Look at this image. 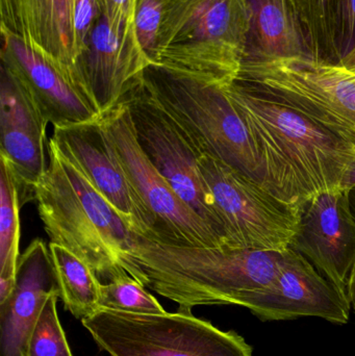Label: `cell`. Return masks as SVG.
Here are the masks:
<instances>
[{
    "label": "cell",
    "instance_id": "obj_14",
    "mask_svg": "<svg viewBox=\"0 0 355 356\" xmlns=\"http://www.w3.org/2000/svg\"><path fill=\"white\" fill-rule=\"evenodd\" d=\"M53 294L58 291L49 246L37 238L19 259L14 292L0 303V356H27L31 332Z\"/></svg>",
    "mask_w": 355,
    "mask_h": 356
},
{
    "label": "cell",
    "instance_id": "obj_28",
    "mask_svg": "<svg viewBox=\"0 0 355 356\" xmlns=\"http://www.w3.org/2000/svg\"><path fill=\"white\" fill-rule=\"evenodd\" d=\"M348 298H349L350 305H352L355 312V269L350 280L349 288H348Z\"/></svg>",
    "mask_w": 355,
    "mask_h": 356
},
{
    "label": "cell",
    "instance_id": "obj_1",
    "mask_svg": "<svg viewBox=\"0 0 355 356\" xmlns=\"http://www.w3.org/2000/svg\"><path fill=\"white\" fill-rule=\"evenodd\" d=\"M247 125L263 188L295 209L340 188L355 146L313 119L239 81L223 86Z\"/></svg>",
    "mask_w": 355,
    "mask_h": 356
},
{
    "label": "cell",
    "instance_id": "obj_12",
    "mask_svg": "<svg viewBox=\"0 0 355 356\" xmlns=\"http://www.w3.org/2000/svg\"><path fill=\"white\" fill-rule=\"evenodd\" d=\"M48 121L26 86L10 68L2 71L0 92L1 150L16 175L21 204L35 199L46 169Z\"/></svg>",
    "mask_w": 355,
    "mask_h": 356
},
{
    "label": "cell",
    "instance_id": "obj_13",
    "mask_svg": "<svg viewBox=\"0 0 355 356\" xmlns=\"http://www.w3.org/2000/svg\"><path fill=\"white\" fill-rule=\"evenodd\" d=\"M8 68L18 75L53 127L87 122L101 116L77 69L54 64L23 43L10 39Z\"/></svg>",
    "mask_w": 355,
    "mask_h": 356
},
{
    "label": "cell",
    "instance_id": "obj_20",
    "mask_svg": "<svg viewBox=\"0 0 355 356\" xmlns=\"http://www.w3.org/2000/svg\"><path fill=\"white\" fill-rule=\"evenodd\" d=\"M314 43L318 60L337 64L335 50L336 0H295Z\"/></svg>",
    "mask_w": 355,
    "mask_h": 356
},
{
    "label": "cell",
    "instance_id": "obj_17",
    "mask_svg": "<svg viewBox=\"0 0 355 356\" xmlns=\"http://www.w3.org/2000/svg\"><path fill=\"white\" fill-rule=\"evenodd\" d=\"M50 257L58 284V297L77 319H85L99 309L100 286L96 272L74 253L49 243Z\"/></svg>",
    "mask_w": 355,
    "mask_h": 356
},
{
    "label": "cell",
    "instance_id": "obj_7",
    "mask_svg": "<svg viewBox=\"0 0 355 356\" xmlns=\"http://www.w3.org/2000/svg\"><path fill=\"white\" fill-rule=\"evenodd\" d=\"M100 119L138 194L154 217V241L179 246H226L215 230L181 200L150 162L138 142L126 100L123 98L102 113Z\"/></svg>",
    "mask_w": 355,
    "mask_h": 356
},
{
    "label": "cell",
    "instance_id": "obj_29",
    "mask_svg": "<svg viewBox=\"0 0 355 356\" xmlns=\"http://www.w3.org/2000/svg\"><path fill=\"white\" fill-rule=\"evenodd\" d=\"M348 192V200H349V207L352 209V213L355 217V186L352 190L347 191Z\"/></svg>",
    "mask_w": 355,
    "mask_h": 356
},
{
    "label": "cell",
    "instance_id": "obj_16",
    "mask_svg": "<svg viewBox=\"0 0 355 356\" xmlns=\"http://www.w3.org/2000/svg\"><path fill=\"white\" fill-rule=\"evenodd\" d=\"M248 6L249 33L244 62L293 58L318 60L295 0H248Z\"/></svg>",
    "mask_w": 355,
    "mask_h": 356
},
{
    "label": "cell",
    "instance_id": "obj_27",
    "mask_svg": "<svg viewBox=\"0 0 355 356\" xmlns=\"http://www.w3.org/2000/svg\"><path fill=\"white\" fill-rule=\"evenodd\" d=\"M110 2L115 8V10H112L113 14L123 17L129 8V0H110Z\"/></svg>",
    "mask_w": 355,
    "mask_h": 356
},
{
    "label": "cell",
    "instance_id": "obj_15",
    "mask_svg": "<svg viewBox=\"0 0 355 356\" xmlns=\"http://www.w3.org/2000/svg\"><path fill=\"white\" fill-rule=\"evenodd\" d=\"M8 20L19 33L17 39L42 58L76 69L73 12L75 0H3Z\"/></svg>",
    "mask_w": 355,
    "mask_h": 356
},
{
    "label": "cell",
    "instance_id": "obj_11",
    "mask_svg": "<svg viewBox=\"0 0 355 356\" xmlns=\"http://www.w3.org/2000/svg\"><path fill=\"white\" fill-rule=\"evenodd\" d=\"M241 307L264 321L318 317L346 324L350 301L306 257L289 247L283 251L274 282L246 297Z\"/></svg>",
    "mask_w": 355,
    "mask_h": 356
},
{
    "label": "cell",
    "instance_id": "obj_10",
    "mask_svg": "<svg viewBox=\"0 0 355 356\" xmlns=\"http://www.w3.org/2000/svg\"><path fill=\"white\" fill-rule=\"evenodd\" d=\"M290 248L348 297L355 269V217L347 191L333 188L306 200L298 209L297 232Z\"/></svg>",
    "mask_w": 355,
    "mask_h": 356
},
{
    "label": "cell",
    "instance_id": "obj_9",
    "mask_svg": "<svg viewBox=\"0 0 355 356\" xmlns=\"http://www.w3.org/2000/svg\"><path fill=\"white\" fill-rule=\"evenodd\" d=\"M54 141L140 236L154 240L156 222L125 171L101 119L53 127Z\"/></svg>",
    "mask_w": 355,
    "mask_h": 356
},
{
    "label": "cell",
    "instance_id": "obj_22",
    "mask_svg": "<svg viewBox=\"0 0 355 356\" xmlns=\"http://www.w3.org/2000/svg\"><path fill=\"white\" fill-rule=\"evenodd\" d=\"M355 46V0H336L335 50L339 64Z\"/></svg>",
    "mask_w": 355,
    "mask_h": 356
},
{
    "label": "cell",
    "instance_id": "obj_6",
    "mask_svg": "<svg viewBox=\"0 0 355 356\" xmlns=\"http://www.w3.org/2000/svg\"><path fill=\"white\" fill-rule=\"evenodd\" d=\"M199 168L229 247L285 251L291 246L297 232V209L220 160L201 156Z\"/></svg>",
    "mask_w": 355,
    "mask_h": 356
},
{
    "label": "cell",
    "instance_id": "obj_8",
    "mask_svg": "<svg viewBox=\"0 0 355 356\" xmlns=\"http://www.w3.org/2000/svg\"><path fill=\"white\" fill-rule=\"evenodd\" d=\"M124 99L131 111L138 142L150 162L181 200L229 246L222 220L200 172L201 156L183 137L176 123L149 95L142 81L125 95Z\"/></svg>",
    "mask_w": 355,
    "mask_h": 356
},
{
    "label": "cell",
    "instance_id": "obj_2",
    "mask_svg": "<svg viewBox=\"0 0 355 356\" xmlns=\"http://www.w3.org/2000/svg\"><path fill=\"white\" fill-rule=\"evenodd\" d=\"M47 156L35 200L50 242L68 249L108 280L123 273L135 232L52 137Z\"/></svg>",
    "mask_w": 355,
    "mask_h": 356
},
{
    "label": "cell",
    "instance_id": "obj_21",
    "mask_svg": "<svg viewBox=\"0 0 355 356\" xmlns=\"http://www.w3.org/2000/svg\"><path fill=\"white\" fill-rule=\"evenodd\" d=\"M58 295L47 299L33 327L27 356H73L58 315Z\"/></svg>",
    "mask_w": 355,
    "mask_h": 356
},
{
    "label": "cell",
    "instance_id": "obj_5",
    "mask_svg": "<svg viewBox=\"0 0 355 356\" xmlns=\"http://www.w3.org/2000/svg\"><path fill=\"white\" fill-rule=\"evenodd\" d=\"M237 81L299 111L355 146V74L313 58L244 62Z\"/></svg>",
    "mask_w": 355,
    "mask_h": 356
},
{
    "label": "cell",
    "instance_id": "obj_24",
    "mask_svg": "<svg viewBox=\"0 0 355 356\" xmlns=\"http://www.w3.org/2000/svg\"><path fill=\"white\" fill-rule=\"evenodd\" d=\"M96 14L95 0H75L73 12V26H74L75 43H76L79 62L85 50V37L89 33L91 22Z\"/></svg>",
    "mask_w": 355,
    "mask_h": 356
},
{
    "label": "cell",
    "instance_id": "obj_25",
    "mask_svg": "<svg viewBox=\"0 0 355 356\" xmlns=\"http://www.w3.org/2000/svg\"><path fill=\"white\" fill-rule=\"evenodd\" d=\"M355 186V154L354 160L350 163L349 167L346 170L344 175L343 179H342L340 188L345 191L352 190Z\"/></svg>",
    "mask_w": 355,
    "mask_h": 356
},
{
    "label": "cell",
    "instance_id": "obj_18",
    "mask_svg": "<svg viewBox=\"0 0 355 356\" xmlns=\"http://www.w3.org/2000/svg\"><path fill=\"white\" fill-rule=\"evenodd\" d=\"M20 188L6 156L0 154V278L16 280L20 245Z\"/></svg>",
    "mask_w": 355,
    "mask_h": 356
},
{
    "label": "cell",
    "instance_id": "obj_4",
    "mask_svg": "<svg viewBox=\"0 0 355 356\" xmlns=\"http://www.w3.org/2000/svg\"><path fill=\"white\" fill-rule=\"evenodd\" d=\"M81 322L110 356H254L240 334L194 317L192 309L133 314L99 309Z\"/></svg>",
    "mask_w": 355,
    "mask_h": 356
},
{
    "label": "cell",
    "instance_id": "obj_23",
    "mask_svg": "<svg viewBox=\"0 0 355 356\" xmlns=\"http://www.w3.org/2000/svg\"><path fill=\"white\" fill-rule=\"evenodd\" d=\"M160 19L162 3L160 0H143L135 16V33L142 49H154Z\"/></svg>",
    "mask_w": 355,
    "mask_h": 356
},
{
    "label": "cell",
    "instance_id": "obj_3",
    "mask_svg": "<svg viewBox=\"0 0 355 356\" xmlns=\"http://www.w3.org/2000/svg\"><path fill=\"white\" fill-rule=\"evenodd\" d=\"M141 81L200 156L220 160L262 186L256 146L222 86L154 64Z\"/></svg>",
    "mask_w": 355,
    "mask_h": 356
},
{
    "label": "cell",
    "instance_id": "obj_26",
    "mask_svg": "<svg viewBox=\"0 0 355 356\" xmlns=\"http://www.w3.org/2000/svg\"><path fill=\"white\" fill-rule=\"evenodd\" d=\"M337 65L347 69L348 71L355 74V46L352 48V51Z\"/></svg>",
    "mask_w": 355,
    "mask_h": 356
},
{
    "label": "cell",
    "instance_id": "obj_19",
    "mask_svg": "<svg viewBox=\"0 0 355 356\" xmlns=\"http://www.w3.org/2000/svg\"><path fill=\"white\" fill-rule=\"evenodd\" d=\"M146 289L126 271L123 272L100 286L99 309L133 314L166 313Z\"/></svg>",
    "mask_w": 355,
    "mask_h": 356
}]
</instances>
